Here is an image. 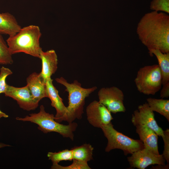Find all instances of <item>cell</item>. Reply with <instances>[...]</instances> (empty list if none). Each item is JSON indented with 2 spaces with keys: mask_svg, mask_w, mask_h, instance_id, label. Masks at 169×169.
<instances>
[{
  "mask_svg": "<svg viewBox=\"0 0 169 169\" xmlns=\"http://www.w3.org/2000/svg\"><path fill=\"white\" fill-rule=\"evenodd\" d=\"M136 127V132L138 135L144 148L153 153L160 154L158 145V136L152 129L144 125H138Z\"/></svg>",
  "mask_w": 169,
  "mask_h": 169,
  "instance_id": "14",
  "label": "cell"
},
{
  "mask_svg": "<svg viewBox=\"0 0 169 169\" xmlns=\"http://www.w3.org/2000/svg\"><path fill=\"white\" fill-rule=\"evenodd\" d=\"M87 118L94 127L100 128L111 122L113 118L111 112L103 104L94 100L86 108Z\"/></svg>",
  "mask_w": 169,
  "mask_h": 169,
  "instance_id": "10",
  "label": "cell"
},
{
  "mask_svg": "<svg viewBox=\"0 0 169 169\" xmlns=\"http://www.w3.org/2000/svg\"><path fill=\"white\" fill-rule=\"evenodd\" d=\"M73 159L87 162L93 159L94 148L89 144H84L72 148Z\"/></svg>",
  "mask_w": 169,
  "mask_h": 169,
  "instance_id": "19",
  "label": "cell"
},
{
  "mask_svg": "<svg viewBox=\"0 0 169 169\" xmlns=\"http://www.w3.org/2000/svg\"><path fill=\"white\" fill-rule=\"evenodd\" d=\"M55 80L58 83L65 86V91L69 94L68 105L67 107V112L63 121L69 123L76 119H81L84 113L85 99L95 90L97 87L83 88L77 80H74L73 83H69L63 77L57 78Z\"/></svg>",
  "mask_w": 169,
  "mask_h": 169,
  "instance_id": "3",
  "label": "cell"
},
{
  "mask_svg": "<svg viewBox=\"0 0 169 169\" xmlns=\"http://www.w3.org/2000/svg\"><path fill=\"white\" fill-rule=\"evenodd\" d=\"M46 82L40 73L33 72L26 79V85L33 99L38 103L43 98L47 97Z\"/></svg>",
  "mask_w": 169,
  "mask_h": 169,
  "instance_id": "13",
  "label": "cell"
},
{
  "mask_svg": "<svg viewBox=\"0 0 169 169\" xmlns=\"http://www.w3.org/2000/svg\"><path fill=\"white\" fill-rule=\"evenodd\" d=\"M99 101L104 105L111 112H125L126 109L124 104L123 91L115 86L103 87L98 91Z\"/></svg>",
  "mask_w": 169,
  "mask_h": 169,
  "instance_id": "7",
  "label": "cell"
},
{
  "mask_svg": "<svg viewBox=\"0 0 169 169\" xmlns=\"http://www.w3.org/2000/svg\"><path fill=\"white\" fill-rule=\"evenodd\" d=\"M9 146H11L3 143H0V148Z\"/></svg>",
  "mask_w": 169,
  "mask_h": 169,
  "instance_id": "29",
  "label": "cell"
},
{
  "mask_svg": "<svg viewBox=\"0 0 169 169\" xmlns=\"http://www.w3.org/2000/svg\"><path fill=\"white\" fill-rule=\"evenodd\" d=\"M42 34L38 26L31 25L23 28L14 35L9 36L6 43L13 55L23 53L39 58V39Z\"/></svg>",
  "mask_w": 169,
  "mask_h": 169,
  "instance_id": "2",
  "label": "cell"
},
{
  "mask_svg": "<svg viewBox=\"0 0 169 169\" xmlns=\"http://www.w3.org/2000/svg\"><path fill=\"white\" fill-rule=\"evenodd\" d=\"M101 129L108 141L105 149L106 152L119 149L123 151L124 155L126 156L144 148L140 140L132 139L117 131L111 122L102 126Z\"/></svg>",
  "mask_w": 169,
  "mask_h": 169,
  "instance_id": "5",
  "label": "cell"
},
{
  "mask_svg": "<svg viewBox=\"0 0 169 169\" xmlns=\"http://www.w3.org/2000/svg\"><path fill=\"white\" fill-rule=\"evenodd\" d=\"M72 163L67 166H62L58 164H53L52 169H90L87 162L76 159H73Z\"/></svg>",
  "mask_w": 169,
  "mask_h": 169,
  "instance_id": "22",
  "label": "cell"
},
{
  "mask_svg": "<svg viewBox=\"0 0 169 169\" xmlns=\"http://www.w3.org/2000/svg\"><path fill=\"white\" fill-rule=\"evenodd\" d=\"M151 110L164 116L169 121V100L149 98L146 99Z\"/></svg>",
  "mask_w": 169,
  "mask_h": 169,
  "instance_id": "18",
  "label": "cell"
},
{
  "mask_svg": "<svg viewBox=\"0 0 169 169\" xmlns=\"http://www.w3.org/2000/svg\"><path fill=\"white\" fill-rule=\"evenodd\" d=\"M136 33L148 50L169 52V15L153 11L145 14L138 23Z\"/></svg>",
  "mask_w": 169,
  "mask_h": 169,
  "instance_id": "1",
  "label": "cell"
},
{
  "mask_svg": "<svg viewBox=\"0 0 169 169\" xmlns=\"http://www.w3.org/2000/svg\"><path fill=\"white\" fill-rule=\"evenodd\" d=\"M47 98L51 101V106L56 110V114L54 116L55 120L60 123L63 121L66 116L67 107L64 105L63 99L59 95V92L53 84V79L51 78L47 79L46 82Z\"/></svg>",
  "mask_w": 169,
  "mask_h": 169,
  "instance_id": "12",
  "label": "cell"
},
{
  "mask_svg": "<svg viewBox=\"0 0 169 169\" xmlns=\"http://www.w3.org/2000/svg\"><path fill=\"white\" fill-rule=\"evenodd\" d=\"M4 94L16 100L19 107L24 110H34L38 106L39 103L33 99L27 85L17 87L8 84Z\"/></svg>",
  "mask_w": 169,
  "mask_h": 169,
  "instance_id": "11",
  "label": "cell"
},
{
  "mask_svg": "<svg viewBox=\"0 0 169 169\" xmlns=\"http://www.w3.org/2000/svg\"><path fill=\"white\" fill-rule=\"evenodd\" d=\"M12 55L7 43L0 33V64H12L13 63Z\"/></svg>",
  "mask_w": 169,
  "mask_h": 169,
  "instance_id": "20",
  "label": "cell"
},
{
  "mask_svg": "<svg viewBox=\"0 0 169 169\" xmlns=\"http://www.w3.org/2000/svg\"><path fill=\"white\" fill-rule=\"evenodd\" d=\"M15 17L9 13H0V33L9 36L16 34L21 29Z\"/></svg>",
  "mask_w": 169,
  "mask_h": 169,
  "instance_id": "16",
  "label": "cell"
},
{
  "mask_svg": "<svg viewBox=\"0 0 169 169\" xmlns=\"http://www.w3.org/2000/svg\"><path fill=\"white\" fill-rule=\"evenodd\" d=\"M8 117V115L2 111L0 110V119L2 118H7Z\"/></svg>",
  "mask_w": 169,
  "mask_h": 169,
  "instance_id": "28",
  "label": "cell"
},
{
  "mask_svg": "<svg viewBox=\"0 0 169 169\" xmlns=\"http://www.w3.org/2000/svg\"><path fill=\"white\" fill-rule=\"evenodd\" d=\"M13 74L9 69L2 66L0 69V94L5 92L7 85L6 79L7 77Z\"/></svg>",
  "mask_w": 169,
  "mask_h": 169,
  "instance_id": "24",
  "label": "cell"
},
{
  "mask_svg": "<svg viewBox=\"0 0 169 169\" xmlns=\"http://www.w3.org/2000/svg\"><path fill=\"white\" fill-rule=\"evenodd\" d=\"M127 158L131 167L138 169H145L151 165H165L162 154H155L145 148L135 152Z\"/></svg>",
  "mask_w": 169,
  "mask_h": 169,
  "instance_id": "8",
  "label": "cell"
},
{
  "mask_svg": "<svg viewBox=\"0 0 169 169\" xmlns=\"http://www.w3.org/2000/svg\"><path fill=\"white\" fill-rule=\"evenodd\" d=\"M47 156L53 164H58L63 161H71L73 159L72 151L68 149H65L58 152H49L47 154Z\"/></svg>",
  "mask_w": 169,
  "mask_h": 169,
  "instance_id": "21",
  "label": "cell"
},
{
  "mask_svg": "<svg viewBox=\"0 0 169 169\" xmlns=\"http://www.w3.org/2000/svg\"><path fill=\"white\" fill-rule=\"evenodd\" d=\"M153 169H169V163H167V164L166 165H157L152 166V167Z\"/></svg>",
  "mask_w": 169,
  "mask_h": 169,
  "instance_id": "27",
  "label": "cell"
},
{
  "mask_svg": "<svg viewBox=\"0 0 169 169\" xmlns=\"http://www.w3.org/2000/svg\"><path fill=\"white\" fill-rule=\"evenodd\" d=\"M134 82L140 93L147 95H155L162 86V75L158 65L141 68L137 72Z\"/></svg>",
  "mask_w": 169,
  "mask_h": 169,
  "instance_id": "6",
  "label": "cell"
},
{
  "mask_svg": "<svg viewBox=\"0 0 169 169\" xmlns=\"http://www.w3.org/2000/svg\"><path fill=\"white\" fill-rule=\"evenodd\" d=\"M160 90V97L162 99L168 98L169 96V82L162 85V87Z\"/></svg>",
  "mask_w": 169,
  "mask_h": 169,
  "instance_id": "26",
  "label": "cell"
},
{
  "mask_svg": "<svg viewBox=\"0 0 169 169\" xmlns=\"http://www.w3.org/2000/svg\"><path fill=\"white\" fill-rule=\"evenodd\" d=\"M16 120L23 121H29L38 125V129L44 133L50 132L58 133L63 137L74 140V132L76 130L78 124L75 122L64 125L57 122L53 114L46 112L44 106L41 105L39 111L32 113L24 117H17Z\"/></svg>",
  "mask_w": 169,
  "mask_h": 169,
  "instance_id": "4",
  "label": "cell"
},
{
  "mask_svg": "<svg viewBox=\"0 0 169 169\" xmlns=\"http://www.w3.org/2000/svg\"><path fill=\"white\" fill-rule=\"evenodd\" d=\"M150 9L158 12L163 11L169 13V0H152L150 3Z\"/></svg>",
  "mask_w": 169,
  "mask_h": 169,
  "instance_id": "23",
  "label": "cell"
},
{
  "mask_svg": "<svg viewBox=\"0 0 169 169\" xmlns=\"http://www.w3.org/2000/svg\"><path fill=\"white\" fill-rule=\"evenodd\" d=\"M131 120L134 125H145L153 130L158 136L163 137L164 131L158 125L154 112L147 102L138 106V109L132 114Z\"/></svg>",
  "mask_w": 169,
  "mask_h": 169,
  "instance_id": "9",
  "label": "cell"
},
{
  "mask_svg": "<svg viewBox=\"0 0 169 169\" xmlns=\"http://www.w3.org/2000/svg\"><path fill=\"white\" fill-rule=\"evenodd\" d=\"M42 61V68L40 74L46 81L54 74L58 68L57 56L55 51L51 49L44 52L42 50L40 58Z\"/></svg>",
  "mask_w": 169,
  "mask_h": 169,
  "instance_id": "15",
  "label": "cell"
},
{
  "mask_svg": "<svg viewBox=\"0 0 169 169\" xmlns=\"http://www.w3.org/2000/svg\"><path fill=\"white\" fill-rule=\"evenodd\" d=\"M148 50L150 55H154L157 59L162 75V85L169 82V52L163 53L158 49Z\"/></svg>",
  "mask_w": 169,
  "mask_h": 169,
  "instance_id": "17",
  "label": "cell"
},
{
  "mask_svg": "<svg viewBox=\"0 0 169 169\" xmlns=\"http://www.w3.org/2000/svg\"><path fill=\"white\" fill-rule=\"evenodd\" d=\"M164 136L162 139L164 142V150L162 155L167 163H169V129H167L164 131Z\"/></svg>",
  "mask_w": 169,
  "mask_h": 169,
  "instance_id": "25",
  "label": "cell"
}]
</instances>
